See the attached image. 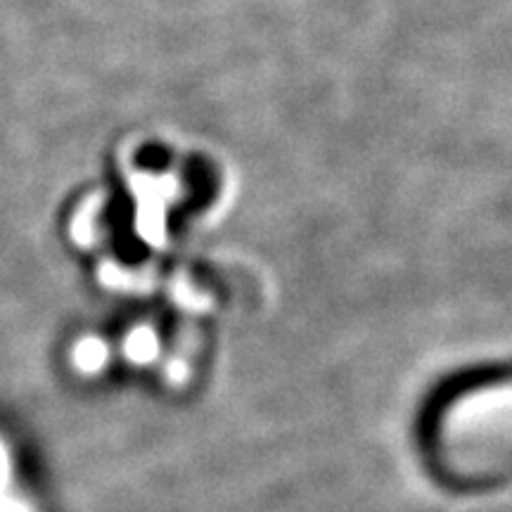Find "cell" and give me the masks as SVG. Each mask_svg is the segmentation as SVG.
I'll return each instance as SVG.
<instances>
[{
  "label": "cell",
  "mask_w": 512,
  "mask_h": 512,
  "mask_svg": "<svg viewBox=\"0 0 512 512\" xmlns=\"http://www.w3.org/2000/svg\"><path fill=\"white\" fill-rule=\"evenodd\" d=\"M126 356L133 363H147L157 356V337L147 328H138L126 339Z\"/></svg>",
  "instance_id": "1"
},
{
  "label": "cell",
  "mask_w": 512,
  "mask_h": 512,
  "mask_svg": "<svg viewBox=\"0 0 512 512\" xmlns=\"http://www.w3.org/2000/svg\"><path fill=\"white\" fill-rule=\"evenodd\" d=\"M107 361V349L100 339H83V342L74 351V363L83 373H95L105 366Z\"/></svg>",
  "instance_id": "2"
},
{
  "label": "cell",
  "mask_w": 512,
  "mask_h": 512,
  "mask_svg": "<svg viewBox=\"0 0 512 512\" xmlns=\"http://www.w3.org/2000/svg\"><path fill=\"white\" fill-rule=\"evenodd\" d=\"M185 373H188V370H185V366H183L181 361H174V363H171V366H169V377H171V380L181 382L183 377H185Z\"/></svg>",
  "instance_id": "3"
},
{
  "label": "cell",
  "mask_w": 512,
  "mask_h": 512,
  "mask_svg": "<svg viewBox=\"0 0 512 512\" xmlns=\"http://www.w3.org/2000/svg\"><path fill=\"white\" fill-rule=\"evenodd\" d=\"M0 512H22L17 508V505H12V503H8V505H3V508H0Z\"/></svg>",
  "instance_id": "4"
},
{
  "label": "cell",
  "mask_w": 512,
  "mask_h": 512,
  "mask_svg": "<svg viewBox=\"0 0 512 512\" xmlns=\"http://www.w3.org/2000/svg\"><path fill=\"white\" fill-rule=\"evenodd\" d=\"M3 456V453H0ZM0 482H3V458H0Z\"/></svg>",
  "instance_id": "5"
}]
</instances>
